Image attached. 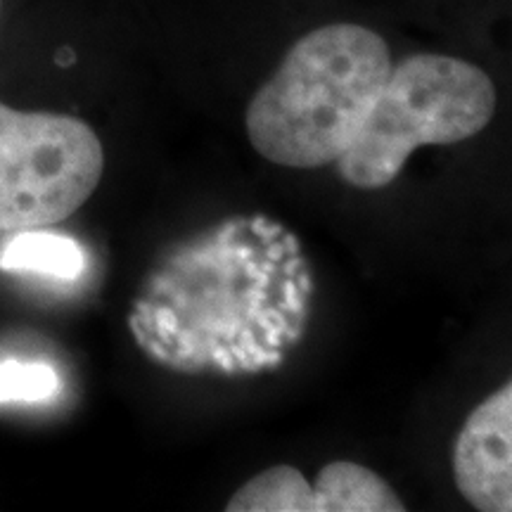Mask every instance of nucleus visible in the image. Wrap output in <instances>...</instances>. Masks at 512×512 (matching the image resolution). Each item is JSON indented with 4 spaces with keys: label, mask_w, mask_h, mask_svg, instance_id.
Returning <instances> with one entry per match:
<instances>
[{
    "label": "nucleus",
    "mask_w": 512,
    "mask_h": 512,
    "mask_svg": "<svg viewBox=\"0 0 512 512\" xmlns=\"http://www.w3.org/2000/svg\"><path fill=\"white\" fill-rule=\"evenodd\" d=\"M392 50L361 24H328L299 38L247 107L249 143L287 169L335 166L392 74Z\"/></svg>",
    "instance_id": "1"
},
{
    "label": "nucleus",
    "mask_w": 512,
    "mask_h": 512,
    "mask_svg": "<svg viewBox=\"0 0 512 512\" xmlns=\"http://www.w3.org/2000/svg\"><path fill=\"white\" fill-rule=\"evenodd\" d=\"M494 81L477 64L420 53L394 64L373 110L335 164L356 190H382L396 181L418 147L475 138L496 114Z\"/></svg>",
    "instance_id": "2"
},
{
    "label": "nucleus",
    "mask_w": 512,
    "mask_h": 512,
    "mask_svg": "<svg viewBox=\"0 0 512 512\" xmlns=\"http://www.w3.org/2000/svg\"><path fill=\"white\" fill-rule=\"evenodd\" d=\"M105 150L86 121L0 102V233L55 226L91 200Z\"/></svg>",
    "instance_id": "3"
},
{
    "label": "nucleus",
    "mask_w": 512,
    "mask_h": 512,
    "mask_svg": "<svg viewBox=\"0 0 512 512\" xmlns=\"http://www.w3.org/2000/svg\"><path fill=\"white\" fill-rule=\"evenodd\" d=\"M453 475L475 510H512V384L496 389L465 420L453 448Z\"/></svg>",
    "instance_id": "4"
},
{
    "label": "nucleus",
    "mask_w": 512,
    "mask_h": 512,
    "mask_svg": "<svg viewBox=\"0 0 512 512\" xmlns=\"http://www.w3.org/2000/svg\"><path fill=\"white\" fill-rule=\"evenodd\" d=\"M313 486V512H403L406 505L377 472L358 463H330Z\"/></svg>",
    "instance_id": "5"
},
{
    "label": "nucleus",
    "mask_w": 512,
    "mask_h": 512,
    "mask_svg": "<svg viewBox=\"0 0 512 512\" xmlns=\"http://www.w3.org/2000/svg\"><path fill=\"white\" fill-rule=\"evenodd\" d=\"M0 268L12 273H36L57 280H76L86 271V252L67 235L31 228L19 230L0 249Z\"/></svg>",
    "instance_id": "6"
},
{
    "label": "nucleus",
    "mask_w": 512,
    "mask_h": 512,
    "mask_svg": "<svg viewBox=\"0 0 512 512\" xmlns=\"http://www.w3.org/2000/svg\"><path fill=\"white\" fill-rule=\"evenodd\" d=\"M228 512H313V486L292 465H275L230 496Z\"/></svg>",
    "instance_id": "7"
},
{
    "label": "nucleus",
    "mask_w": 512,
    "mask_h": 512,
    "mask_svg": "<svg viewBox=\"0 0 512 512\" xmlns=\"http://www.w3.org/2000/svg\"><path fill=\"white\" fill-rule=\"evenodd\" d=\"M60 392V377L46 363H0V403H38Z\"/></svg>",
    "instance_id": "8"
}]
</instances>
